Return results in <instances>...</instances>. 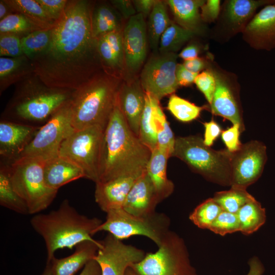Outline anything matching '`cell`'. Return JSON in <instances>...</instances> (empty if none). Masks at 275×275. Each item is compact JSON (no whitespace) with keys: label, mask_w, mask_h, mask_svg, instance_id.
Instances as JSON below:
<instances>
[{"label":"cell","mask_w":275,"mask_h":275,"mask_svg":"<svg viewBox=\"0 0 275 275\" xmlns=\"http://www.w3.org/2000/svg\"><path fill=\"white\" fill-rule=\"evenodd\" d=\"M92 11L89 1H68L48 46L31 59L34 73L47 86L74 90L100 72Z\"/></svg>","instance_id":"obj_1"},{"label":"cell","mask_w":275,"mask_h":275,"mask_svg":"<svg viewBox=\"0 0 275 275\" xmlns=\"http://www.w3.org/2000/svg\"><path fill=\"white\" fill-rule=\"evenodd\" d=\"M151 154L131 130L116 103L104 131L98 182L140 176L146 171Z\"/></svg>","instance_id":"obj_2"},{"label":"cell","mask_w":275,"mask_h":275,"mask_svg":"<svg viewBox=\"0 0 275 275\" xmlns=\"http://www.w3.org/2000/svg\"><path fill=\"white\" fill-rule=\"evenodd\" d=\"M74 90L50 87L34 73L16 84L1 120L41 127L71 100Z\"/></svg>","instance_id":"obj_3"},{"label":"cell","mask_w":275,"mask_h":275,"mask_svg":"<svg viewBox=\"0 0 275 275\" xmlns=\"http://www.w3.org/2000/svg\"><path fill=\"white\" fill-rule=\"evenodd\" d=\"M102 222L97 217L80 214L67 199L57 209L36 214L30 220L33 229L45 242L47 263L55 257L58 250H71L82 241L95 240V231Z\"/></svg>","instance_id":"obj_4"},{"label":"cell","mask_w":275,"mask_h":275,"mask_svg":"<svg viewBox=\"0 0 275 275\" xmlns=\"http://www.w3.org/2000/svg\"><path fill=\"white\" fill-rule=\"evenodd\" d=\"M119 80L100 72L75 90L70 100L75 130L98 125L105 128L116 103Z\"/></svg>","instance_id":"obj_5"},{"label":"cell","mask_w":275,"mask_h":275,"mask_svg":"<svg viewBox=\"0 0 275 275\" xmlns=\"http://www.w3.org/2000/svg\"><path fill=\"white\" fill-rule=\"evenodd\" d=\"M231 154L227 149L215 150L206 146L201 136L190 135L176 138L172 157L211 182L231 186Z\"/></svg>","instance_id":"obj_6"},{"label":"cell","mask_w":275,"mask_h":275,"mask_svg":"<svg viewBox=\"0 0 275 275\" xmlns=\"http://www.w3.org/2000/svg\"><path fill=\"white\" fill-rule=\"evenodd\" d=\"M45 161L38 158H20L8 163L12 185L25 202L31 214L48 208L58 191L48 187L45 182Z\"/></svg>","instance_id":"obj_7"},{"label":"cell","mask_w":275,"mask_h":275,"mask_svg":"<svg viewBox=\"0 0 275 275\" xmlns=\"http://www.w3.org/2000/svg\"><path fill=\"white\" fill-rule=\"evenodd\" d=\"M170 218L163 213L137 216L119 208L106 212L105 221L95 230V234L107 232L121 240L133 236H144L158 246L170 231Z\"/></svg>","instance_id":"obj_8"},{"label":"cell","mask_w":275,"mask_h":275,"mask_svg":"<svg viewBox=\"0 0 275 275\" xmlns=\"http://www.w3.org/2000/svg\"><path fill=\"white\" fill-rule=\"evenodd\" d=\"M105 128L95 125L74 130L61 145L59 156L79 167L85 178L95 183L99 178L100 163Z\"/></svg>","instance_id":"obj_9"},{"label":"cell","mask_w":275,"mask_h":275,"mask_svg":"<svg viewBox=\"0 0 275 275\" xmlns=\"http://www.w3.org/2000/svg\"><path fill=\"white\" fill-rule=\"evenodd\" d=\"M158 248L130 267L135 275H191L187 248L176 233L170 230Z\"/></svg>","instance_id":"obj_10"},{"label":"cell","mask_w":275,"mask_h":275,"mask_svg":"<svg viewBox=\"0 0 275 275\" xmlns=\"http://www.w3.org/2000/svg\"><path fill=\"white\" fill-rule=\"evenodd\" d=\"M74 130L70 101L39 128L19 158H34L46 161L58 156L62 144Z\"/></svg>","instance_id":"obj_11"},{"label":"cell","mask_w":275,"mask_h":275,"mask_svg":"<svg viewBox=\"0 0 275 275\" xmlns=\"http://www.w3.org/2000/svg\"><path fill=\"white\" fill-rule=\"evenodd\" d=\"M177 58L174 52H160L151 57L142 71L140 81L144 90L159 101L172 95L179 86L176 77Z\"/></svg>","instance_id":"obj_12"},{"label":"cell","mask_w":275,"mask_h":275,"mask_svg":"<svg viewBox=\"0 0 275 275\" xmlns=\"http://www.w3.org/2000/svg\"><path fill=\"white\" fill-rule=\"evenodd\" d=\"M231 153V187L246 189L263 172L267 160L266 146L262 142L251 141Z\"/></svg>","instance_id":"obj_13"},{"label":"cell","mask_w":275,"mask_h":275,"mask_svg":"<svg viewBox=\"0 0 275 275\" xmlns=\"http://www.w3.org/2000/svg\"><path fill=\"white\" fill-rule=\"evenodd\" d=\"M99 248L94 259L99 264L101 275H125L127 269L141 261L145 252L108 233L100 240Z\"/></svg>","instance_id":"obj_14"},{"label":"cell","mask_w":275,"mask_h":275,"mask_svg":"<svg viewBox=\"0 0 275 275\" xmlns=\"http://www.w3.org/2000/svg\"><path fill=\"white\" fill-rule=\"evenodd\" d=\"M210 68L215 79V89L210 108L212 114L239 124L241 131L244 130L238 93L225 74L214 68Z\"/></svg>","instance_id":"obj_15"},{"label":"cell","mask_w":275,"mask_h":275,"mask_svg":"<svg viewBox=\"0 0 275 275\" xmlns=\"http://www.w3.org/2000/svg\"><path fill=\"white\" fill-rule=\"evenodd\" d=\"M147 28L144 16L131 17L123 32L124 60L128 70L138 71L145 61L147 49Z\"/></svg>","instance_id":"obj_16"},{"label":"cell","mask_w":275,"mask_h":275,"mask_svg":"<svg viewBox=\"0 0 275 275\" xmlns=\"http://www.w3.org/2000/svg\"><path fill=\"white\" fill-rule=\"evenodd\" d=\"M243 39L257 50L275 48V1L266 5L252 18L242 32Z\"/></svg>","instance_id":"obj_17"},{"label":"cell","mask_w":275,"mask_h":275,"mask_svg":"<svg viewBox=\"0 0 275 275\" xmlns=\"http://www.w3.org/2000/svg\"><path fill=\"white\" fill-rule=\"evenodd\" d=\"M39 128L1 120V161L11 163L18 159Z\"/></svg>","instance_id":"obj_18"},{"label":"cell","mask_w":275,"mask_h":275,"mask_svg":"<svg viewBox=\"0 0 275 275\" xmlns=\"http://www.w3.org/2000/svg\"><path fill=\"white\" fill-rule=\"evenodd\" d=\"M146 92L140 80L122 84L119 87L116 105L133 132L139 137V124L145 103Z\"/></svg>","instance_id":"obj_19"},{"label":"cell","mask_w":275,"mask_h":275,"mask_svg":"<svg viewBox=\"0 0 275 275\" xmlns=\"http://www.w3.org/2000/svg\"><path fill=\"white\" fill-rule=\"evenodd\" d=\"M161 202L147 172L135 181L123 206L127 212L137 216H146L155 212Z\"/></svg>","instance_id":"obj_20"},{"label":"cell","mask_w":275,"mask_h":275,"mask_svg":"<svg viewBox=\"0 0 275 275\" xmlns=\"http://www.w3.org/2000/svg\"><path fill=\"white\" fill-rule=\"evenodd\" d=\"M139 177L123 176L96 183L95 200L99 208L106 213L122 208L129 192Z\"/></svg>","instance_id":"obj_21"},{"label":"cell","mask_w":275,"mask_h":275,"mask_svg":"<svg viewBox=\"0 0 275 275\" xmlns=\"http://www.w3.org/2000/svg\"><path fill=\"white\" fill-rule=\"evenodd\" d=\"M101 246L100 240H86L78 243L71 255L61 259L55 257L49 262L52 275H74L91 260Z\"/></svg>","instance_id":"obj_22"},{"label":"cell","mask_w":275,"mask_h":275,"mask_svg":"<svg viewBox=\"0 0 275 275\" xmlns=\"http://www.w3.org/2000/svg\"><path fill=\"white\" fill-rule=\"evenodd\" d=\"M44 177L50 188L58 190L62 186L85 178L82 170L69 160L57 156L45 161Z\"/></svg>","instance_id":"obj_23"},{"label":"cell","mask_w":275,"mask_h":275,"mask_svg":"<svg viewBox=\"0 0 275 275\" xmlns=\"http://www.w3.org/2000/svg\"><path fill=\"white\" fill-rule=\"evenodd\" d=\"M272 0H230L227 1L224 17L231 32H243L261 6L273 3Z\"/></svg>","instance_id":"obj_24"},{"label":"cell","mask_w":275,"mask_h":275,"mask_svg":"<svg viewBox=\"0 0 275 275\" xmlns=\"http://www.w3.org/2000/svg\"><path fill=\"white\" fill-rule=\"evenodd\" d=\"M34 73L32 61L25 55L0 58V94Z\"/></svg>","instance_id":"obj_25"},{"label":"cell","mask_w":275,"mask_h":275,"mask_svg":"<svg viewBox=\"0 0 275 275\" xmlns=\"http://www.w3.org/2000/svg\"><path fill=\"white\" fill-rule=\"evenodd\" d=\"M169 156L157 147L152 151L146 172L161 202L173 192L174 184L167 175V160Z\"/></svg>","instance_id":"obj_26"},{"label":"cell","mask_w":275,"mask_h":275,"mask_svg":"<svg viewBox=\"0 0 275 275\" xmlns=\"http://www.w3.org/2000/svg\"><path fill=\"white\" fill-rule=\"evenodd\" d=\"M203 0H168L166 3L170 8L175 23L197 34L202 29L200 9L205 3Z\"/></svg>","instance_id":"obj_27"},{"label":"cell","mask_w":275,"mask_h":275,"mask_svg":"<svg viewBox=\"0 0 275 275\" xmlns=\"http://www.w3.org/2000/svg\"><path fill=\"white\" fill-rule=\"evenodd\" d=\"M0 205L19 214H29L25 202L17 194L12 185L9 164L2 161L0 168Z\"/></svg>","instance_id":"obj_28"},{"label":"cell","mask_w":275,"mask_h":275,"mask_svg":"<svg viewBox=\"0 0 275 275\" xmlns=\"http://www.w3.org/2000/svg\"><path fill=\"white\" fill-rule=\"evenodd\" d=\"M171 22L166 3L161 1H156L149 14L147 25L148 39L152 50H156L159 48L161 37Z\"/></svg>","instance_id":"obj_29"},{"label":"cell","mask_w":275,"mask_h":275,"mask_svg":"<svg viewBox=\"0 0 275 275\" xmlns=\"http://www.w3.org/2000/svg\"><path fill=\"white\" fill-rule=\"evenodd\" d=\"M13 13L26 16L43 29H51L56 23L36 0H4Z\"/></svg>","instance_id":"obj_30"},{"label":"cell","mask_w":275,"mask_h":275,"mask_svg":"<svg viewBox=\"0 0 275 275\" xmlns=\"http://www.w3.org/2000/svg\"><path fill=\"white\" fill-rule=\"evenodd\" d=\"M239 231L249 235L257 231L265 222V209L254 198L243 206L237 213Z\"/></svg>","instance_id":"obj_31"},{"label":"cell","mask_w":275,"mask_h":275,"mask_svg":"<svg viewBox=\"0 0 275 275\" xmlns=\"http://www.w3.org/2000/svg\"><path fill=\"white\" fill-rule=\"evenodd\" d=\"M158 101L146 92L145 106L140 121L139 138L151 151L157 147L153 114L155 105Z\"/></svg>","instance_id":"obj_32"},{"label":"cell","mask_w":275,"mask_h":275,"mask_svg":"<svg viewBox=\"0 0 275 275\" xmlns=\"http://www.w3.org/2000/svg\"><path fill=\"white\" fill-rule=\"evenodd\" d=\"M92 28L94 38L120 29V20L116 11L106 5H101L93 10Z\"/></svg>","instance_id":"obj_33"},{"label":"cell","mask_w":275,"mask_h":275,"mask_svg":"<svg viewBox=\"0 0 275 275\" xmlns=\"http://www.w3.org/2000/svg\"><path fill=\"white\" fill-rule=\"evenodd\" d=\"M196 35L195 32L172 21L161 37L158 48L159 52L176 53Z\"/></svg>","instance_id":"obj_34"},{"label":"cell","mask_w":275,"mask_h":275,"mask_svg":"<svg viewBox=\"0 0 275 275\" xmlns=\"http://www.w3.org/2000/svg\"><path fill=\"white\" fill-rule=\"evenodd\" d=\"M153 121L156 131L157 148L171 157L174 150L176 138L161 108L159 101L157 102L155 106Z\"/></svg>","instance_id":"obj_35"},{"label":"cell","mask_w":275,"mask_h":275,"mask_svg":"<svg viewBox=\"0 0 275 275\" xmlns=\"http://www.w3.org/2000/svg\"><path fill=\"white\" fill-rule=\"evenodd\" d=\"M254 198L246 189L231 187L229 190L216 192L213 199L224 211L237 213L243 206Z\"/></svg>","instance_id":"obj_36"},{"label":"cell","mask_w":275,"mask_h":275,"mask_svg":"<svg viewBox=\"0 0 275 275\" xmlns=\"http://www.w3.org/2000/svg\"><path fill=\"white\" fill-rule=\"evenodd\" d=\"M42 29L31 19L19 13H13L0 20V34H12L22 38Z\"/></svg>","instance_id":"obj_37"},{"label":"cell","mask_w":275,"mask_h":275,"mask_svg":"<svg viewBox=\"0 0 275 275\" xmlns=\"http://www.w3.org/2000/svg\"><path fill=\"white\" fill-rule=\"evenodd\" d=\"M223 211L212 198H209L199 204L189 215V219L198 227L209 229L212 223Z\"/></svg>","instance_id":"obj_38"},{"label":"cell","mask_w":275,"mask_h":275,"mask_svg":"<svg viewBox=\"0 0 275 275\" xmlns=\"http://www.w3.org/2000/svg\"><path fill=\"white\" fill-rule=\"evenodd\" d=\"M51 29L36 31L22 37L21 43L24 55L31 60L44 51L50 43Z\"/></svg>","instance_id":"obj_39"},{"label":"cell","mask_w":275,"mask_h":275,"mask_svg":"<svg viewBox=\"0 0 275 275\" xmlns=\"http://www.w3.org/2000/svg\"><path fill=\"white\" fill-rule=\"evenodd\" d=\"M167 108L171 114L178 120L188 122L198 118L204 106H199L172 94L169 98Z\"/></svg>","instance_id":"obj_40"},{"label":"cell","mask_w":275,"mask_h":275,"mask_svg":"<svg viewBox=\"0 0 275 275\" xmlns=\"http://www.w3.org/2000/svg\"><path fill=\"white\" fill-rule=\"evenodd\" d=\"M209 230L221 236L239 231V223L237 213L222 211Z\"/></svg>","instance_id":"obj_41"},{"label":"cell","mask_w":275,"mask_h":275,"mask_svg":"<svg viewBox=\"0 0 275 275\" xmlns=\"http://www.w3.org/2000/svg\"><path fill=\"white\" fill-rule=\"evenodd\" d=\"M21 39L12 34H0L1 57L17 58L24 55Z\"/></svg>","instance_id":"obj_42"},{"label":"cell","mask_w":275,"mask_h":275,"mask_svg":"<svg viewBox=\"0 0 275 275\" xmlns=\"http://www.w3.org/2000/svg\"><path fill=\"white\" fill-rule=\"evenodd\" d=\"M194 83L210 104L215 89V79L211 69L209 68L199 73Z\"/></svg>","instance_id":"obj_43"},{"label":"cell","mask_w":275,"mask_h":275,"mask_svg":"<svg viewBox=\"0 0 275 275\" xmlns=\"http://www.w3.org/2000/svg\"><path fill=\"white\" fill-rule=\"evenodd\" d=\"M241 129L239 124H233L227 129L222 131L221 136L227 149L231 153H234L239 149L242 144L239 140Z\"/></svg>","instance_id":"obj_44"},{"label":"cell","mask_w":275,"mask_h":275,"mask_svg":"<svg viewBox=\"0 0 275 275\" xmlns=\"http://www.w3.org/2000/svg\"><path fill=\"white\" fill-rule=\"evenodd\" d=\"M46 12L54 20L62 15L68 3L67 0H36Z\"/></svg>","instance_id":"obj_45"},{"label":"cell","mask_w":275,"mask_h":275,"mask_svg":"<svg viewBox=\"0 0 275 275\" xmlns=\"http://www.w3.org/2000/svg\"><path fill=\"white\" fill-rule=\"evenodd\" d=\"M221 1L208 0L201 7V16L203 21L214 22L218 17L221 10Z\"/></svg>","instance_id":"obj_46"},{"label":"cell","mask_w":275,"mask_h":275,"mask_svg":"<svg viewBox=\"0 0 275 275\" xmlns=\"http://www.w3.org/2000/svg\"><path fill=\"white\" fill-rule=\"evenodd\" d=\"M204 126L205 133L203 142L206 146L210 147L222 133V128L219 124L213 120L204 123Z\"/></svg>","instance_id":"obj_47"},{"label":"cell","mask_w":275,"mask_h":275,"mask_svg":"<svg viewBox=\"0 0 275 275\" xmlns=\"http://www.w3.org/2000/svg\"><path fill=\"white\" fill-rule=\"evenodd\" d=\"M198 74L186 69L182 64L177 65L176 77L179 86H187L192 84Z\"/></svg>","instance_id":"obj_48"},{"label":"cell","mask_w":275,"mask_h":275,"mask_svg":"<svg viewBox=\"0 0 275 275\" xmlns=\"http://www.w3.org/2000/svg\"><path fill=\"white\" fill-rule=\"evenodd\" d=\"M111 3L117 8L125 18H130L136 14L132 1L128 0H113Z\"/></svg>","instance_id":"obj_49"},{"label":"cell","mask_w":275,"mask_h":275,"mask_svg":"<svg viewBox=\"0 0 275 275\" xmlns=\"http://www.w3.org/2000/svg\"><path fill=\"white\" fill-rule=\"evenodd\" d=\"M182 64L189 71L197 74L207 67V62L203 59L199 57L184 61Z\"/></svg>","instance_id":"obj_50"},{"label":"cell","mask_w":275,"mask_h":275,"mask_svg":"<svg viewBox=\"0 0 275 275\" xmlns=\"http://www.w3.org/2000/svg\"><path fill=\"white\" fill-rule=\"evenodd\" d=\"M156 2V0H135L132 1L136 12L138 13L142 14L144 17L150 14Z\"/></svg>","instance_id":"obj_51"},{"label":"cell","mask_w":275,"mask_h":275,"mask_svg":"<svg viewBox=\"0 0 275 275\" xmlns=\"http://www.w3.org/2000/svg\"><path fill=\"white\" fill-rule=\"evenodd\" d=\"M199 52V47L195 44H190L185 47L178 56L184 61L189 60L198 58Z\"/></svg>","instance_id":"obj_52"},{"label":"cell","mask_w":275,"mask_h":275,"mask_svg":"<svg viewBox=\"0 0 275 275\" xmlns=\"http://www.w3.org/2000/svg\"><path fill=\"white\" fill-rule=\"evenodd\" d=\"M79 275H101V269L97 261L93 259L83 267Z\"/></svg>","instance_id":"obj_53"},{"label":"cell","mask_w":275,"mask_h":275,"mask_svg":"<svg viewBox=\"0 0 275 275\" xmlns=\"http://www.w3.org/2000/svg\"><path fill=\"white\" fill-rule=\"evenodd\" d=\"M250 270L247 275H261L263 268L260 262L256 257L253 258L249 262Z\"/></svg>","instance_id":"obj_54"},{"label":"cell","mask_w":275,"mask_h":275,"mask_svg":"<svg viewBox=\"0 0 275 275\" xmlns=\"http://www.w3.org/2000/svg\"><path fill=\"white\" fill-rule=\"evenodd\" d=\"M13 13L4 0L0 1V20Z\"/></svg>","instance_id":"obj_55"},{"label":"cell","mask_w":275,"mask_h":275,"mask_svg":"<svg viewBox=\"0 0 275 275\" xmlns=\"http://www.w3.org/2000/svg\"><path fill=\"white\" fill-rule=\"evenodd\" d=\"M41 275H52L50 263H47L46 266Z\"/></svg>","instance_id":"obj_56"},{"label":"cell","mask_w":275,"mask_h":275,"mask_svg":"<svg viewBox=\"0 0 275 275\" xmlns=\"http://www.w3.org/2000/svg\"><path fill=\"white\" fill-rule=\"evenodd\" d=\"M125 275H135V274L132 271V269L129 267L127 269Z\"/></svg>","instance_id":"obj_57"}]
</instances>
